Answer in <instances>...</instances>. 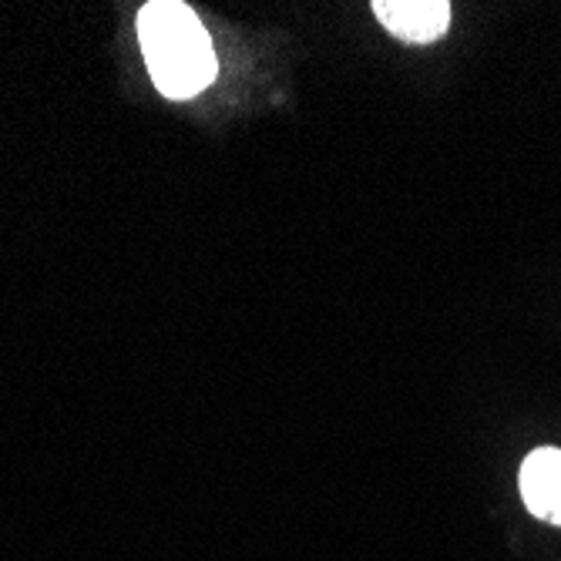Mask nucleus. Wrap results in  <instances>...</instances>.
Wrapping results in <instances>:
<instances>
[{
	"mask_svg": "<svg viewBox=\"0 0 561 561\" xmlns=\"http://www.w3.org/2000/svg\"><path fill=\"white\" fill-rule=\"evenodd\" d=\"M138 37L151 81L169 98H192L216 78L213 41L192 8L156 0L138 14Z\"/></svg>",
	"mask_w": 561,
	"mask_h": 561,
	"instance_id": "obj_1",
	"label": "nucleus"
},
{
	"mask_svg": "<svg viewBox=\"0 0 561 561\" xmlns=\"http://www.w3.org/2000/svg\"><path fill=\"white\" fill-rule=\"evenodd\" d=\"M374 14L390 34L414 44L437 41L450 24L447 0H377Z\"/></svg>",
	"mask_w": 561,
	"mask_h": 561,
	"instance_id": "obj_2",
	"label": "nucleus"
},
{
	"mask_svg": "<svg viewBox=\"0 0 561 561\" xmlns=\"http://www.w3.org/2000/svg\"><path fill=\"white\" fill-rule=\"evenodd\" d=\"M518 484H522L525 507L535 518L548 525H561V450L558 447H541L528 454Z\"/></svg>",
	"mask_w": 561,
	"mask_h": 561,
	"instance_id": "obj_3",
	"label": "nucleus"
}]
</instances>
